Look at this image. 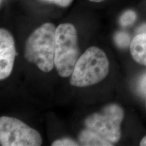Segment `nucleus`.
<instances>
[{
  "instance_id": "1",
  "label": "nucleus",
  "mask_w": 146,
  "mask_h": 146,
  "mask_svg": "<svg viewBox=\"0 0 146 146\" xmlns=\"http://www.w3.org/2000/svg\"><path fill=\"white\" fill-rule=\"evenodd\" d=\"M56 28L52 23H45L29 35L25 45V58L44 72L55 66Z\"/></svg>"
},
{
  "instance_id": "2",
  "label": "nucleus",
  "mask_w": 146,
  "mask_h": 146,
  "mask_svg": "<svg viewBox=\"0 0 146 146\" xmlns=\"http://www.w3.org/2000/svg\"><path fill=\"white\" fill-rule=\"evenodd\" d=\"M109 61L101 49L89 47L78 58L70 78L74 87H87L100 83L109 72Z\"/></svg>"
},
{
  "instance_id": "3",
  "label": "nucleus",
  "mask_w": 146,
  "mask_h": 146,
  "mask_svg": "<svg viewBox=\"0 0 146 146\" xmlns=\"http://www.w3.org/2000/svg\"><path fill=\"white\" fill-rule=\"evenodd\" d=\"M77 33L70 23H63L56 31V48L54 64L56 70L62 77L72 75L78 59Z\"/></svg>"
},
{
  "instance_id": "4",
  "label": "nucleus",
  "mask_w": 146,
  "mask_h": 146,
  "mask_svg": "<svg viewBox=\"0 0 146 146\" xmlns=\"http://www.w3.org/2000/svg\"><path fill=\"white\" fill-rule=\"evenodd\" d=\"M123 118L122 108L112 104L105 106L100 112L87 116L85 125L113 144L117 143L121 137L120 125Z\"/></svg>"
},
{
  "instance_id": "5",
  "label": "nucleus",
  "mask_w": 146,
  "mask_h": 146,
  "mask_svg": "<svg viewBox=\"0 0 146 146\" xmlns=\"http://www.w3.org/2000/svg\"><path fill=\"white\" fill-rule=\"evenodd\" d=\"M0 145L1 146H39L41 135L35 129L16 118H0Z\"/></svg>"
},
{
  "instance_id": "6",
  "label": "nucleus",
  "mask_w": 146,
  "mask_h": 146,
  "mask_svg": "<svg viewBox=\"0 0 146 146\" xmlns=\"http://www.w3.org/2000/svg\"><path fill=\"white\" fill-rule=\"evenodd\" d=\"M16 55L13 36L6 29L0 30V79L8 77L13 69Z\"/></svg>"
},
{
  "instance_id": "7",
  "label": "nucleus",
  "mask_w": 146,
  "mask_h": 146,
  "mask_svg": "<svg viewBox=\"0 0 146 146\" xmlns=\"http://www.w3.org/2000/svg\"><path fill=\"white\" fill-rule=\"evenodd\" d=\"M130 51L135 61L146 66V33L135 36L131 43Z\"/></svg>"
},
{
  "instance_id": "8",
  "label": "nucleus",
  "mask_w": 146,
  "mask_h": 146,
  "mask_svg": "<svg viewBox=\"0 0 146 146\" xmlns=\"http://www.w3.org/2000/svg\"><path fill=\"white\" fill-rule=\"evenodd\" d=\"M78 143L80 145L85 146H92V145H104L110 146L113 144L110 142L105 139L104 138L100 136L99 134L94 131L87 129H84L79 133L78 137Z\"/></svg>"
},
{
  "instance_id": "9",
  "label": "nucleus",
  "mask_w": 146,
  "mask_h": 146,
  "mask_svg": "<svg viewBox=\"0 0 146 146\" xmlns=\"http://www.w3.org/2000/svg\"><path fill=\"white\" fill-rule=\"evenodd\" d=\"M114 39L116 45L122 48H126L131 43L130 36L125 32H118L114 36Z\"/></svg>"
},
{
  "instance_id": "10",
  "label": "nucleus",
  "mask_w": 146,
  "mask_h": 146,
  "mask_svg": "<svg viewBox=\"0 0 146 146\" xmlns=\"http://www.w3.org/2000/svg\"><path fill=\"white\" fill-rule=\"evenodd\" d=\"M137 18V14L134 11L127 10L122 14L120 18V23L123 27H127L135 23Z\"/></svg>"
},
{
  "instance_id": "11",
  "label": "nucleus",
  "mask_w": 146,
  "mask_h": 146,
  "mask_svg": "<svg viewBox=\"0 0 146 146\" xmlns=\"http://www.w3.org/2000/svg\"><path fill=\"white\" fill-rule=\"evenodd\" d=\"M80 144L70 138L60 139L54 141L52 144L53 146H76Z\"/></svg>"
},
{
  "instance_id": "12",
  "label": "nucleus",
  "mask_w": 146,
  "mask_h": 146,
  "mask_svg": "<svg viewBox=\"0 0 146 146\" xmlns=\"http://www.w3.org/2000/svg\"><path fill=\"white\" fill-rule=\"evenodd\" d=\"M42 1L55 3L61 7H67L72 2L73 0H42Z\"/></svg>"
},
{
  "instance_id": "13",
  "label": "nucleus",
  "mask_w": 146,
  "mask_h": 146,
  "mask_svg": "<svg viewBox=\"0 0 146 146\" xmlns=\"http://www.w3.org/2000/svg\"><path fill=\"white\" fill-rule=\"evenodd\" d=\"M138 88L141 94L146 96V74H144L140 79L139 82Z\"/></svg>"
},
{
  "instance_id": "14",
  "label": "nucleus",
  "mask_w": 146,
  "mask_h": 146,
  "mask_svg": "<svg viewBox=\"0 0 146 146\" xmlns=\"http://www.w3.org/2000/svg\"><path fill=\"white\" fill-rule=\"evenodd\" d=\"M138 33L139 34L146 33V24H144V25H141V26L138 29Z\"/></svg>"
},
{
  "instance_id": "15",
  "label": "nucleus",
  "mask_w": 146,
  "mask_h": 146,
  "mask_svg": "<svg viewBox=\"0 0 146 146\" xmlns=\"http://www.w3.org/2000/svg\"><path fill=\"white\" fill-rule=\"evenodd\" d=\"M139 145L141 146H146V136H145L143 139H142Z\"/></svg>"
},
{
  "instance_id": "16",
  "label": "nucleus",
  "mask_w": 146,
  "mask_h": 146,
  "mask_svg": "<svg viewBox=\"0 0 146 146\" xmlns=\"http://www.w3.org/2000/svg\"><path fill=\"white\" fill-rule=\"evenodd\" d=\"M89 1H91V2L99 3V2H102V1H104V0H89Z\"/></svg>"
}]
</instances>
